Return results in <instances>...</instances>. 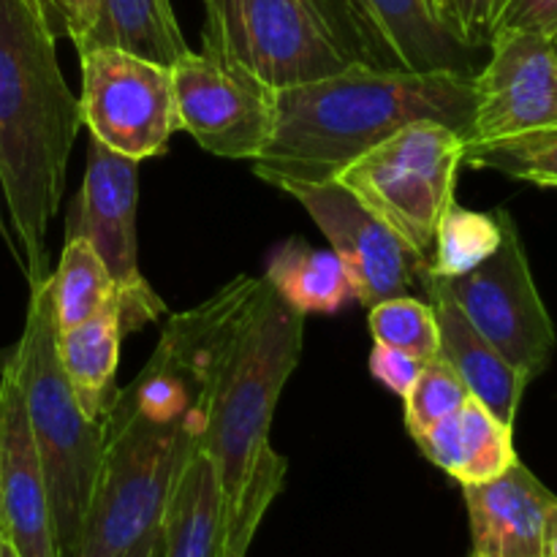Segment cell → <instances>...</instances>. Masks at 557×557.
I'll list each match as a JSON object with an SVG mask.
<instances>
[{
    "label": "cell",
    "mask_w": 557,
    "mask_h": 557,
    "mask_svg": "<svg viewBox=\"0 0 557 557\" xmlns=\"http://www.w3.org/2000/svg\"><path fill=\"white\" fill-rule=\"evenodd\" d=\"M428 267V264H424ZM428 302L433 305L435 321H438V357L451 364L471 397H476L495 419L515 428L517 411H520L522 395L528 389V379L520 370L511 368L498 348L490 346L476 326L466 319L455 299L422 270V283Z\"/></svg>",
    "instance_id": "obj_17"
},
{
    "label": "cell",
    "mask_w": 557,
    "mask_h": 557,
    "mask_svg": "<svg viewBox=\"0 0 557 557\" xmlns=\"http://www.w3.org/2000/svg\"><path fill=\"white\" fill-rule=\"evenodd\" d=\"M473 557H547L544 528L555 495L520 460L484 484L462 487Z\"/></svg>",
    "instance_id": "obj_16"
},
{
    "label": "cell",
    "mask_w": 557,
    "mask_h": 557,
    "mask_svg": "<svg viewBox=\"0 0 557 557\" xmlns=\"http://www.w3.org/2000/svg\"><path fill=\"white\" fill-rule=\"evenodd\" d=\"M0 536L16 557H58L47 482L11 362L0 373Z\"/></svg>",
    "instance_id": "obj_14"
},
{
    "label": "cell",
    "mask_w": 557,
    "mask_h": 557,
    "mask_svg": "<svg viewBox=\"0 0 557 557\" xmlns=\"http://www.w3.org/2000/svg\"><path fill=\"white\" fill-rule=\"evenodd\" d=\"M54 326L69 330L90 319L114 292L112 275L92 245L82 237H65L58 270L49 275Z\"/></svg>",
    "instance_id": "obj_23"
},
{
    "label": "cell",
    "mask_w": 557,
    "mask_h": 557,
    "mask_svg": "<svg viewBox=\"0 0 557 557\" xmlns=\"http://www.w3.org/2000/svg\"><path fill=\"white\" fill-rule=\"evenodd\" d=\"M511 430L515 428L495 419L476 397H471L460 411L413 438V444L435 468L468 487L493 482L520 460Z\"/></svg>",
    "instance_id": "obj_18"
},
{
    "label": "cell",
    "mask_w": 557,
    "mask_h": 557,
    "mask_svg": "<svg viewBox=\"0 0 557 557\" xmlns=\"http://www.w3.org/2000/svg\"><path fill=\"white\" fill-rule=\"evenodd\" d=\"M223 542V493L218 468L201 446L185 457L161 520L163 557H218Z\"/></svg>",
    "instance_id": "obj_20"
},
{
    "label": "cell",
    "mask_w": 557,
    "mask_h": 557,
    "mask_svg": "<svg viewBox=\"0 0 557 557\" xmlns=\"http://www.w3.org/2000/svg\"><path fill=\"white\" fill-rule=\"evenodd\" d=\"M433 3L441 20L460 36V41L473 49L487 47L498 0H433Z\"/></svg>",
    "instance_id": "obj_29"
},
{
    "label": "cell",
    "mask_w": 557,
    "mask_h": 557,
    "mask_svg": "<svg viewBox=\"0 0 557 557\" xmlns=\"http://www.w3.org/2000/svg\"><path fill=\"white\" fill-rule=\"evenodd\" d=\"M468 557H473V553H471V555H468Z\"/></svg>",
    "instance_id": "obj_39"
},
{
    "label": "cell",
    "mask_w": 557,
    "mask_h": 557,
    "mask_svg": "<svg viewBox=\"0 0 557 557\" xmlns=\"http://www.w3.org/2000/svg\"><path fill=\"white\" fill-rule=\"evenodd\" d=\"M180 131L201 150L221 158L253 161L267 145L275 120V87L218 52H188L172 65Z\"/></svg>",
    "instance_id": "obj_11"
},
{
    "label": "cell",
    "mask_w": 557,
    "mask_h": 557,
    "mask_svg": "<svg viewBox=\"0 0 557 557\" xmlns=\"http://www.w3.org/2000/svg\"><path fill=\"white\" fill-rule=\"evenodd\" d=\"M5 557H16L14 553H11V549H9V553H5Z\"/></svg>",
    "instance_id": "obj_37"
},
{
    "label": "cell",
    "mask_w": 557,
    "mask_h": 557,
    "mask_svg": "<svg viewBox=\"0 0 557 557\" xmlns=\"http://www.w3.org/2000/svg\"><path fill=\"white\" fill-rule=\"evenodd\" d=\"M302 332L305 315L261 275L212 364L199 446L218 468L223 520L243 498L256 460L270 446L277 400L302 357Z\"/></svg>",
    "instance_id": "obj_3"
},
{
    "label": "cell",
    "mask_w": 557,
    "mask_h": 557,
    "mask_svg": "<svg viewBox=\"0 0 557 557\" xmlns=\"http://www.w3.org/2000/svg\"><path fill=\"white\" fill-rule=\"evenodd\" d=\"M544 555L557 557V500L549 506L547 528H544Z\"/></svg>",
    "instance_id": "obj_34"
},
{
    "label": "cell",
    "mask_w": 557,
    "mask_h": 557,
    "mask_svg": "<svg viewBox=\"0 0 557 557\" xmlns=\"http://www.w3.org/2000/svg\"><path fill=\"white\" fill-rule=\"evenodd\" d=\"M264 277L302 315L335 313L354 299L351 275L335 250L313 248L299 237L286 239L272 253Z\"/></svg>",
    "instance_id": "obj_22"
},
{
    "label": "cell",
    "mask_w": 557,
    "mask_h": 557,
    "mask_svg": "<svg viewBox=\"0 0 557 557\" xmlns=\"http://www.w3.org/2000/svg\"><path fill=\"white\" fill-rule=\"evenodd\" d=\"M549 41H553V47H555V52H557V33H555L553 38H549Z\"/></svg>",
    "instance_id": "obj_36"
},
{
    "label": "cell",
    "mask_w": 557,
    "mask_h": 557,
    "mask_svg": "<svg viewBox=\"0 0 557 557\" xmlns=\"http://www.w3.org/2000/svg\"><path fill=\"white\" fill-rule=\"evenodd\" d=\"M462 163L466 136L435 120H419L362 152L337 172L335 183L381 218L419 261H430Z\"/></svg>",
    "instance_id": "obj_7"
},
{
    "label": "cell",
    "mask_w": 557,
    "mask_h": 557,
    "mask_svg": "<svg viewBox=\"0 0 557 557\" xmlns=\"http://www.w3.org/2000/svg\"><path fill=\"white\" fill-rule=\"evenodd\" d=\"M275 188L297 199L330 239V248L351 275L354 299L359 305L373 308L419 288L428 261H419L411 248L341 183L281 180Z\"/></svg>",
    "instance_id": "obj_13"
},
{
    "label": "cell",
    "mask_w": 557,
    "mask_h": 557,
    "mask_svg": "<svg viewBox=\"0 0 557 557\" xmlns=\"http://www.w3.org/2000/svg\"><path fill=\"white\" fill-rule=\"evenodd\" d=\"M468 400H471V392L466 389L460 375L451 370L446 359L435 354L430 362H424L419 379L413 381V386L403 397V403H406L408 435L419 438L430 428H435L441 419L460 411Z\"/></svg>",
    "instance_id": "obj_27"
},
{
    "label": "cell",
    "mask_w": 557,
    "mask_h": 557,
    "mask_svg": "<svg viewBox=\"0 0 557 557\" xmlns=\"http://www.w3.org/2000/svg\"><path fill=\"white\" fill-rule=\"evenodd\" d=\"M201 3V49L237 60L275 90L370 65L341 0Z\"/></svg>",
    "instance_id": "obj_6"
},
{
    "label": "cell",
    "mask_w": 557,
    "mask_h": 557,
    "mask_svg": "<svg viewBox=\"0 0 557 557\" xmlns=\"http://www.w3.org/2000/svg\"><path fill=\"white\" fill-rule=\"evenodd\" d=\"M283 479H286V457H281L272 446H267L259 460H256L253 471H250L243 498L237 500V506L223 520V542L218 557H248V549L253 544V536L259 531L261 520H264L267 509L283 490Z\"/></svg>",
    "instance_id": "obj_25"
},
{
    "label": "cell",
    "mask_w": 557,
    "mask_h": 557,
    "mask_svg": "<svg viewBox=\"0 0 557 557\" xmlns=\"http://www.w3.org/2000/svg\"><path fill=\"white\" fill-rule=\"evenodd\" d=\"M466 163L476 169H495V172L539 185V188L557 190V131L468 150Z\"/></svg>",
    "instance_id": "obj_28"
},
{
    "label": "cell",
    "mask_w": 557,
    "mask_h": 557,
    "mask_svg": "<svg viewBox=\"0 0 557 557\" xmlns=\"http://www.w3.org/2000/svg\"><path fill=\"white\" fill-rule=\"evenodd\" d=\"M504 239V218L498 212H473L457 205L446 207L435 228L433 256L428 270L438 277H457L476 270L500 248Z\"/></svg>",
    "instance_id": "obj_24"
},
{
    "label": "cell",
    "mask_w": 557,
    "mask_h": 557,
    "mask_svg": "<svg viewBox=\"0 0 557 557\" xmlns=\"http://www.w3.org/2000/svg\"><path fill=\"white\" fill-rule=\"evenodd\" d=\"M123 557H161V525L145 533Z\"/></svg>",
    "instance_id": "obj_33"
},
{
    "label": "cell",
    "mask_w": 557,
    "mask_h": 557,
    "mask_svg": "<svg viewBox=\"0 0 557 557\" xmlns=\"http://www.w3.org/2000/svg\"><path fill=\"white\" fill-rule=\"evenodd\" d=\"M5 553H9V544H5L3 536H0V557H5Z\"/></svg>",
    "instance_id": "obj_35"
},
{
    "label": "cell",
    "mask_w": 557,
    "mask_h": 557,
    "mask_svg": "<svg viewBox=\"0 0 557 557\" xmlns=\"http://www.w3.org/2000/svg\"><path fill=\"white\" fill-rule=\"evenodd\" d=\"M500 30H528L553 38L557 33V0H498L490 38Z\"/></svg>",
    "instance_id": "obj_30"
},
{
    "label": "cell",
    "mask_w": 557,
    "mask_h": 557,
    "mask_svg": "<svg viewBox=\"0 0 557 557\" xmlns=\"http://www.w3.org/2000/svg\"><path fill=\"white\" fill-rule=\"evenodd\" d=\"M41 5L47 9L52 25L60 27L79 49L96 25L98 0H41Z\"/></svg>",
    "instance_id": "obj_32"
},
{
    "label": "cell",
    "mask_w": 557,
    "mask_h": 557,
    "mask_svg": "<svg viewBox=\"0 0 557 557\" xmlns=\"http://www.w3.org/2000/svg\"><path fill=\"white\" fill-rule=\"evenodd\" d=\"M473 74L466 152L557 131V52L547 36L500 30Z\"/></svg>",
    "instance_id": "obj_12"
},
{
    "label": "cell",
    "mask_w": 557,
    "mask_h": 557,
    "mask_svg": "<svg viewBox=\"0 0 557 557\" xmlns=\"http://www.w3.org/2000/svg\"><path fill=\"white\" fill-rule=\"evenodd\" d=\"M101 47L169 69L190 52L172 0H98L96 25L76 52Z\"/></svg>",
    "instance_id": "obj_21"
},
{
    "label": "cell",
    "mask_w": 557,
    "mask_h": 557,
    "mask_svg": "<svg viewBox=\"0 0 557 557\" xmlns=\"http://www.w3.org/2000/svg\"><path fill=\"white\" fill-rule=\"evenodd\" d=\"M370 335L381 346L397 348L411 357L430 362L438 354V321L428 299L413 294L384 299L368 308Z\"/></svg>",
    "instance_id": "obj_26"
},
{
    "label": "cell",
    "mask_w": 557,
    "mask_h": 557,
    "mask_svg": "<svg viewBox=\"0 0 557 557\" xmlns=\"http://www.w3.org/2000/svg\"><path fill=\"white\" fill-rule=\"evenodd\" d=\"M196 446L190 424L150 417L117 392L103 419V460L74 557H123L161 525L174 479Z\"/></svg>",
    "instance_id": "obj_5"
},
{
    "label": "cell",
    "mask_w": 557,
    "mask_h": 557,
    "mask_svg": "<svg viewBox=\"0 0 557 557\" xmlns=\"http://www.w3.org/2000/svg\"><path fill=\"white\" fill-rule=\"evenodd\" d=\"M136 201H139V161L109 150L90 136L85 180L76 199L71 201L65 237L87 239L103 261L123 302L125 332H134L166 315V305L139 272Z\"/></svg>",
    "instance_id": "obj_9"
},
{
    "label": "cell",
    "mask_w": 557,
    "mask_h": 557,
    "mask_svg": "<svg viewBox=\"0 0 557 557\" xmlns=\"http://www.w3.org/2000/svg\"><path fill=\"white\" fill-rule=\"evenodd\" d=\"M0 228H3V223H0Z\"/></svg>",
    "instance_id": "obj_38"
},
{
    "label": "cell",
    "mask_w": 557,
    "mask_h": 557,
    "mask_svg": "<svg viewBox=\"0 0 557 557\" xmlns=\"http://www.w3.org/2000/svg\"><path fill=\"white\" fill-rule=\"evenodd\" d=\"M123 302L114 292L82 324L58 330V357L82 411L101 422L117 400V364L123 343Z\"/></svg>",
    "instance_id": "obj_19"
},
{
    "label": "cell",
    "mask_w": 557,
    "mask_h": 557,
    "mask_svg": "<svg viewBox=\"0 0 557 557\" xmlns=\"http://www.w3.org/2000/svg\"><path fill=\"white\" fill-rule=\"evenodd\" d=\"M79 128V98L60 71L47 9L0 0V190L30 286L52 275L47 234Z\"/></svg>",
    "instance_id": "obj_2"
},
{
    "label": "cell",
    "mask_w": 557,
    "mask_h": 557,
    "mask_svg": "<svg viewBox=\"0 0 557 557\" xmlns=\"http://www.w3.org/2000/svg\"><path fill=\"white\" fill-rule=\"evenodd\" d=\"M422 368V359L411 357L406 351H397V348L381 346V343H375L373 351H370V373H373V379L400 397H406V392L419 379Z\"/></svg>",
    "instance_id": "obj_31"
},
{
    "label": "cell",
    "mask_w": 557,
    "mask_h": 557,
    "mask_svg": "<svg viewBox=\"0 0 557 557\" xmlns=\"http://www.w3.org/2000/svg\"><path fill=\"white\" fill-rule=\"evenodd\" d=\"M9 362L41 460L58 557H74L103 460V424L82 411L60 364L49 277L30 286L25 330Z\"/></svg>",
    "instance_id": "obj_4"
},
{
    "label": "cell",
    "mask_w": 557,
    "mask_h": 557,
    "mask_svg": "<svg viewBox=\"0 0 557 557\" xmlns=\"http://www.w3.org/2000/svg\"><path fill=\"white\" fill-rule=\"evenodd\" d=\"M354 36L373 69L473 74L479 49L460 41L433 0H341Z\"/></svg>",
    "instance_id": "obj_15"
},
{
    "label": "cell",
    "mask_w": 557,
    "mask_h": 557,
    "mask_svg": "<svg viewBox=\"0 0 557 557\" xmlns=\"http://www.w3.org/2000/svg\"><path fill=\"white\" fill-rule=\"evenodd\" d=\"M500 248L476 270L457 277H438L428 267L424 270L455 299L479 335L498 348L500 357L520 370L531 384L553 362L557 335L547 305L533 281L531 261L515 218L506 210H500Z\"/></svg>",
    "instance_id": "obj_8"
},
{
    "label": "cell",
    "mask_w": 557,
    "mask_h": 557,
    "mask_svg": "<svg viewBox=\"0 0 557 557\" xmlns=\"http://www.w3.org/2000/svg\"><path fill=\"white\" fill-rule=\"evenodd\" d=\"M476 74V71H473ZM473 74L354 65L341 74L275 92V120L253 158L256 177L324 183L362 152L419 120H435L468 136Z\"/></svg>",
    "instance_id": "obj_1"
},
{
    "label": "cell",
    "mask_w": 557,
    "mask_h": 557,
    "mask_svg": "<svg viewBox=\"0 0 557 557\" xmlns=\"http://www.w3.org/2000/svg\"><path fill=\"white\" fill-rule=\"evenodd\" d=\"M82 125L92 139L134 161L163 156L180 131L172 69L120 49H85Z\"/></svg>",
    "instance_id": "obj_10"
}]
</instances>
